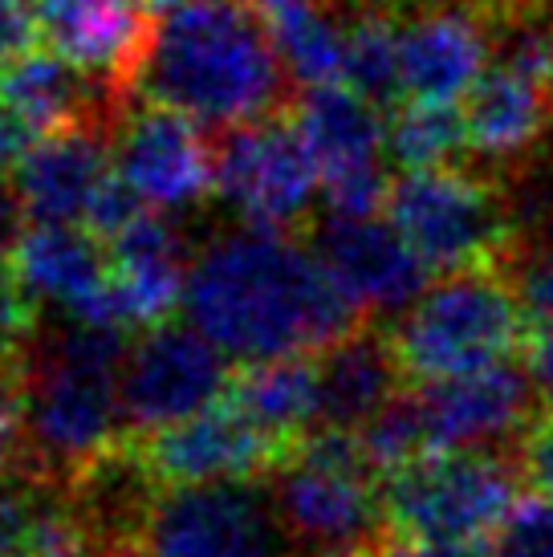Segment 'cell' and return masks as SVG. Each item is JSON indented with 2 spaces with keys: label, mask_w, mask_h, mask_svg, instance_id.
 Instances as JSON below:
<instances>
[{
  "label": "cell",
  "mask_w": 553,
  "mask_h": 557,
  "mask_svg": "<svg viewBox=\"0 0 553 557\" xmlns=\"http://www.w3.org/2000/svg\"><path fill=\"white\" fill-rule=\"evenodd\" d=\"M184 306L204 338L236 362L322 355L370 322L318 252L290 233L253 224L216 236L196 252Z\"/></svg>",
  "instance_id": "1"
},
{
  "label": "cell",
  "mask_w": 553,
  "mask_h": 557,
  "mask_svg": "<svg viewBox=\"0 0 553 557\" xmlns=\"http://www.w3.org/2000/svg\"><path fill=\"white\" fill-rule=\"evenodd\" d=\"M135 94L216 131L293 110L273 29L248 0H180L155 16Z\"/></svg>",
  "instance_id": "2"
},
{
  "label": "cell",
  "mask_w": 553,
  "mask_h": 557,
  "mask_svg": "<svg viewBox=\"0 0 553 557\" xmlns=\"http://www.w3.org/2000/svg\"><path fill=\"white\" fill-rule=\"evenodd\" d=\"M123 330L74 322L37 330L21 358L25 416L13 444V472L62 488L98 456L123 444Z\"/></svg>",
  "instance_id": "3"
},
{
  "label": "cell",
  "mask_w": 553,
  "mask_h": 557,
  "mask_svg": "<svg viewBox=\"0 0 553 557\" xmlns=\"http://www.w3.org/2000/svg\"><path fill=\"white\" fill-rule=\"evenodd\" d=\"M265 480L281 537L297 557H370L395 537L383 476L370 468L358 432L314 428Z\"/></svg>",
  "instance_id": "4"
},
{
  "label": "cell",
  "mask_w": 553,
  "mask_h": 557,
  "mask_svg": "<svg viewBox=\"0 0 553 557\" xmlns=\"http://www.w3.org/2000/svg\"><path fill=\"white\" fill-rule=\"evenodd\" d=\"M525 322L517 297L501 269L452 273L435 289H423L411 306L386 325L391 350L400 358L407 387L440 383L492 362H505L525 342Z\"/></svg>",
  "instance_id": "5"
},
{
  "label": "cell",
  "mask_w": 553,
  "mask_h": 557,
  "mask_svg": "<svg viewBox=\"0 0 553 557\" xmlns=\"http://www.w3.org/2000/svg\"><path fill=\"white\" fill-rule=\"evenodd\" d=\"M386 216L419 261L444 277L492 269L521 236L505 187L464 163L403 171L391 180Z\"/></svg>",
  "instance_id": "6"
},
{
  "label": "cell",
  "mask_w": 553,
  "mask_h": 557,
  "mask_svg": "<svg viewBox=\"0 0 553 557\" xmlns=\"http://www.w3.org/2000/svg\"><path fill=\"white\" fill-rule=\"evenodd\" d=\"M517 488V465L496 451H428L383 480L386 521L400 542L484 545L521 505Z\"/></svg>",
  "instance_id": "7"
},
{
  "label": "cell",
  "mask_w": 553,
  "mask_h": 557,
  "mask_svg": "<svg viewBox=\"0 0 553 557\" xmlns=\"http://www.w3.org/2000/svg\"><path fill=\"white\" fill-rule=\"evenodd\" d=\"M318 187L322 171L293 110L232 126L216 139V196L253 228L293 233L314 212Z\"/></svg>",
  "instance_id": "8"
},
{
  "label": "cell",
  "mask_w": 553,
  "mask_h": 557,
  "mask_svg": "<svg viewBox=\"0 0 553 557\" xmlns=\"http://www.w3.org/2000/svg\"><path fill=\"white\" fill-rule=\"evenodd\" d=\"M293 119L322 171L330 216H379V208H386L391 196V180L383 171V110L370 107L351 86H318L293 107Z\"/></svg>",
  "instance_id": "9"
},
{
  "label": "cell",
  "mask_w": 553,
  "mask_h": 557,
  "mask_svg": "<svg viewBox=\"0 0 553 557\" xmlns=\"http://www.w3.org/2000/svg\"><path fill=\"white\" fill-rule=\"evenodd\" d=\"M143 549L151 557H281L269 496L248 493L245 480L163 488L147 521Z\"/></svg>",
  "instance_id": "10"
},
{
  "label": "cell",
  "mask_w": 553,
  "mask_h": 557,
  "mask_svg": "<svg viewBox=\"0 0 553 557\" xmlns=\"http://www.w3.org/2000/svg\"><path fill=\"white\" fill-rule=\"evenodd\" d=\"M229 391L224 350L200 330L155 325L131 346L123 362V419L135 435L163 432L171 423L208 411Z\"/></svg>",
  "instance_id": "11"
},
{
  "label": "cell",
  "mask_w": 553,
  "mask_h": 557,
  "mask_svg": "<svg viewBox=\"0 0 553 557\" xmlns=\"http://www.w3.org/2000/svg\"><path fill=\"white\" fill-rule=\"evenodd\" d=\"M431 451H492L517 444L538 419V383L513 358L415 387Z\"/></svg>",
  "instance_id": "12"
},
{
  "label": "cell",
  "mask_w": 553,
  "mask_h": 557,
  "mask_svg": "<svg viewBox=\"0 0 553 557\" xmlns=\"http://www.w3.org/2000/svg\"><path fill=\"white\" fill-rule=\"evenodd\" d=\"M119 171L147 208L180 212L216 191V143L196 119L180 110L143 102L119 119Z\"/></svg>",
  "instance_id": "13"
},
{
  "label": "cell",
  "mask_w": 553,
  "mask_h": 557,
  "mask_svg": "<svg viewBox=\"0 0 553 557\" xmlns=\"http://www.w3.org/2000/svg\"><path fill=\"white\" fill-rule=\"evenodd\" d=\"M143 460L163 488L184 484H224V480L269 476L285 448L245 419L229 399L212 403L208 411L171 423L163 432L135 435Z\"/></svg>",
  "instance_id": "14"
},
{
  "label": "cell",
  "mask_w": 553,
  "mask_h": 557,
  "mask_svg": "<svg viewBox=\"0 0 553 557\" xmlns=\"http://www.w3.org/2000/svg\"><path fill=\"white\" fill-rule=\"evenodd\" d=\"M187 285L184 240L159 212L143 216L110 240V281L74 322L110 330H155L180 306Z\"/></svg>",
  "instance_id": "15"
},
{
  "label": "cell",
  "mask_w": 553,
  "mask_h": 557,
  "mask_svg": "<svg viewBox=\"0 0 553 557\" xmlns=\"http://www.w3.org/2000/svg\"><path fill=\"white\" fill-rule=\"evenodd\" d=\"M37 16L58 58L131 102L155 33L147 0H37Z\"/></svg>",
  "instance_id": "16"
},
{
  "label": "cell",
  "mask_w": 553,
  "mask_h": 557,
  "mask_svg": "<svg viewBox=\"0 0 553 557\" xmlns=\"http://www.w3.org/2000/svg\"><path fill=\"white\" fill-rule=\"evenodd\" d=\"M314 252L367 318H400L423 294L431 273L400 228L374 216H325Z\"/></svg>",
  "instance_id": "17"
},
{
  "label": "cell",
  "mask_w": 553,
  "mask_h": 557,
  "mask_svg": "<svg viewBox=\"0 0 553 557\" xmlns=\"http://www.w3.org/2000/svg\"><path fill=\"white\" fill-rule=\"evenodd\" d=\"M110 123H74L41 135L13 171L16 203L33 224L86 220L98 184L110 175Z\"/></svg>",
  "instance_id": "18"
},
{
  "label": "cell",
  "mask_w": 553,
  "mask_h": 557,
  "mask_svg": "<svg viewBox=\"0 0 553 557\" xmlns=\"http://www.w3.org/2000/svg\"><path fill=\"white\" fill-rule=\"evenodd\" d=\"M400 46L407 102H456L489 70V13L472 4L428 9L403 25Z\"/></svg>",
  "instance_id": "19"
},
{
  "label": "cell",
  "mask_w": 553,
  "mask_h": 557,
  "mask_svg": "<svg viewBox=\"0 0 553 557\" xmlns=\"http://www.w3.org/2000/svg\"><path fill=\"white\" fill-rule=\"evenodd\" d=\"M9 281L37 306H65L74 318L107 289L110 252H102L94 233H77L70 224H33L16 236Z\"/></svg>",
  "instance_id": "20"
},
{
  "label": "cell",
  "mask_w": 553,
  "mask_h": 557,
  "mask_svg": "<svg viewBox=\"0 0 553 557\" xmlns=\"http://www.w3.org/2000/svg\"><path fill=\"white\" fill-rule=\"evenodd\" d=\"M318 358V391H322V423L358 432L374 411H383L395 399L407 379L400 358L391 350L386 330L362 322L354 334L334 342Z\"/></svg>",
  "instance_id": "21"
},
{
  "label": "cell",
  "mask_w": 553,
  "mask_h": 557,
  "mask_svg": "<svg viewBox=\"0 0 553 557\" xmlns=\"http://www.w3.org/2000/svg\"><path fill=\"white\" fill-rule=\"evenodd\" d=\"M553 94L513 74L508 65H492L468 90L464 126H468V156L484 159L489 168H505L529 156V147L550 131Z\"/></svg>",
  "instance_id": "22"
},
{
  "label": "cell",
  "mask_w": 553,
  "mask_h": 557,
  "mask_svg": "<svg viewBox=\"0 0 553 557\" xmlns=\"http://www.w3.org/2000/svg\"><path fill=\"white\" fill-rule=\"evenodd\" d=\"M224 399L245 419H253L273 444H281V448L290 451L322 419L318 362H309V358L245 362L236 371V379H229Z\"/></svg>",
  "instance_id": "23"
},
{
  "label": "cell",
  "mask_w": 553,
  "mask_h": 557,
  "mask_svg": "<svg viewBox=\"0 0 553 557\" xmlns=\"http://www.w3.org/2000/svg\"><path fill=\"white\" fill-rule=\"evenodd\" d=\"M269 29H273L276 53L297 86H306V90L346 86V37L309 0L269 16Z\"/></svg>",
  "instance_id": "24"
},
{
  "label": "cell",
  "mask_w": 553,
  "mask_h": 557,
  "mask_svg": "<svg viewBox=\"0 0 553 557\" xmlns=\"http://www.w3.org/2000/svg\"><path fill=\"white\" fill-rule=\"evenodd\" d=\"M403 25L383 9H370L346 33V86L362 94L370 107L395 110L403 94Z\"/></svg>",
  "instance_id": "25"
},
{
  "label": "cell",
  "mask_w": 553,
  "mask_h": 557,
  "mask_svg": "<svg viewBox=\"0 0 553 557\" xmlns=\"http://www.w3.org/2000/svg\"><path fill=\"white\" fill-rule=\"evenodd\" d=\"M468 151V126L456 102H407L391 110L386 156L403 171L447 168Z\"/></svg>",
  "instance_id": "26"
},
{
  "label": "cell",
  "mask_w": 553,
  "mask_h": 557,
  "mask_svg": "<svg viewBox=\"0 0 553 557\" xmlns=\"http://www.w3.org/2000/svg\"><path fill=\"white\" fill-rule=\"evenodd\" d=\"M358 444L367 451L370 468L383 480L391 472L407 468L411 460H419V456H428L431 444H428V428H423V411H419L415 387H403L383 411H374L358 428Z\"/></svg>",
  "instance_id": "27"
},
{
  "label": "cell",
  "mask_w": 553,
  "mask_h": 557,
  "mask_svg": "<svg viewBox=\"0 0 553 557\" xmlns=\"http://www.w3.org/2000/svg\"><path fill=\"white\" fill-rule=\"evenodd\" d=\"M529 325H553V236H517L496 261Z\"/></svg>",
  "instance_id": "28"
},
{
  "label": "cell",
  "mask_w": 553,
  "mask_h": 557,
  "mask_svg": "<svg viewBox=\"0 0 553 557\" xmlns=\"http://www.w3.org/2000/svg\"><path fill=\"white\" fill-rule=\"evenodd\" d=\"M489 557H553V505L525 496L505 529L496 533Z\"/></svg>",
  "instance_id": "29"
},
{
  "label": "cell",
  "mask_w": 553,
  "mask_h": 557,
  "mask_svg": "<svg viewBox=\"0 0 553 557\" xmlns=\"http://www.w3.org/2000/svg\"><path fill=\"white\" fill-rule=\"evenodd\" d=\"M147 212V203H143V196H138L135 187L126 184L123 171H110L107 180L98 184V191H94L90 208H86V233H94L98 240H114L119 233H126L131 224H135L138 216Z\"/></svg>",
  "instance_id": "30"
},
{
  "label": "cell",
  "mask_w": 553,
  "mask_h": 557,
  "mask_svg": "<svg viewBox=\"0 0 553 557\" xmlns=\"http://www.w3.org/2000/svg\"><path fill=\"white\" fill-rule=\"evenodd\" d=\"M517 448V476L529 496L553 505V411H538V419L521 432Z\"/></svg>",
  "instance_id": "31"
},
{
  "label": "cell",
  "mask_w": 553,
  "mask_h": 557,
  "mask_svg": "<svg viewBox=\"0 0 553 557\" xmlns=\"http://www.w3.org/2000/svg\"><path fill=\"white\" fill-rule=\"evenodd\" d=\"M37 330V301L21 294L13 281H0V362H21Z\"/></svg>",
  "instance_id": "32"
},
{
  "label": "cell",
  "mask_w": 553,
  "mask_h": 557,
  "mask_svg": "<svg viewBox=\"0 0 553 557\" xmlns=\"http://www.w3.org/2000/svg\"><path fill=\"white\" fill-rule=\"evenodd\" d=\"M41 41L37 0H0V65L33 53Z\"/></svg>",
  "instance_id": "33"
},
{
  "label": "cell",
  "mask_w": 553,
  "mask_h": 557,
  "mask_svg": "<svg viewBox=\"0 0 553 557\" xmlns=\"http://www.w3.org/2000/svg\"><path fill=\"white\" fill-rule=\"evenodd\" d=\"M37 139H41V131H37L21 110H13L0 98V175H9V171L21 168V159L37 147Z\"/></svg>",
  "instance_id": "34"
},
{
  "label": "cell",
  "mask_w": 553,
  "mask_h": 557,
  "mask_svg": "<svg viewBox=\"0 0 553 557\" xmlns=\"http://www.w3.org/2000/svg\"><path fill=\"white\" fill-rule=\"evenodd\" d=\"M529 374L538 383V395L545 403V411H553V325H533L529 338Z\"/></svg>",
  "instance_id": "35"
},
{
  "label": "cell",
  "mask_w": 553,
  "mask_h": 557,
  "mask_svg": "<svg viewBox=\"0 0 553 557\" xmlns=\"http://www.w3.org/2000/svg\"><path fill=\"white\" fill-rule=\"evenodd\" d=\"M370 557H484L480 545H423V542H400L391 537L383 549H374Z\"/></svg>",
  "instance_id": "36"
},
{
  "label": "cell",
  "mask_w": 553,
  "mask_h": 557,
  "mask_svg": "<svg viewBox=\"0 0 553 557\" xmlns=\"http://www.w3.org/2000/svg\"><path fill=\"white\" fill-rule=\"evenodd\" d=\"M16 216H21V203L0 184V273H9V257L16 245Z\"/></svg>",
  "instance_id": "37"
},
{
  "label": "cell",
  "mask_w": 553,
  "mask_h": 557,
  "mask_svg": "<svg viewBox=\"0 0 553 557\" xmlns=\"http://www.w3.org/2000/svg\"><path fill=\"white\" fill-rule=\"evenodd\" d=\"M257 13L269 21V16H276V13H285V9H293V4H306V0H248Z\"/></svg>",
  "instance_id": "38"
},
{
  "label": "cell",
  "mask_w": 553,
  "mask_h": 557,
  "mask_svg": "<svg viewBox=\"0 0 553 557\" xmlns=\"http://www.w3.org/2000/svg\"><path fill=\"white\" fill-rule=\"evenodd\" d=\"M13 472V444L9 440H0V480Z\"/></svg>",
  "instance_id": "39"
},
{
  "label": "cell",
  "mask_w": 553,
  "mask_h": 557,
  "mask_svg": "<svg viewBox=\"0 0 553 557\" xmlns=\"http://www.w3.org/2000/svg\"><path fill=\"white\" fill-rule=\"evenodd\" d=\"M123 557H151L147 549H135V554H123Z\"/></svg>",
  "instance_id": "40"
}]
</instances>
